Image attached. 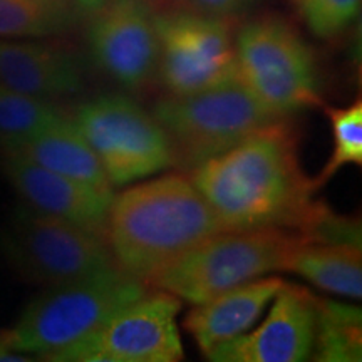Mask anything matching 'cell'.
I'll list each match as a JSON object with an SVG mask.
<instances>
[{"mask_svg": "<svg viewBox=\"0 0 362 362\" xmlns=\"http://www.w3.org/2000/svg\"><path fill=\"white\" fill-rule=\"evenodd\" d=\"M188 178L225 230L292 228L315 242H334L346 218L315 200L314 178L300 161V134L288 117L253 131Z\"/></svg>", "mask_w": 362, "mask_h": 362, "instance_id": "6da1fadb", "label": "cell"}, {"mask_svg": "<svg viewBox=\"0 0 362 362\" xmlns=\"http://www.w3.org/2000/svg\"><path fill=\"white\" fill-rule=\"evenodd\" d=\"M225 232L187 173H171L112 194L103 238L117 269L146 280L203 240Z\"/></svg>", "mask_w": 362, "mask_h": 362, "instance_id": "7a4b0ae2", "label": "cell"}, {"mask_svg": "<svg viewBox=\"0 0 362 362\" xmlns=\"http://www.w3.org/2000/svg\"><path fill=\"white\" fill-rule=\"evenodd\" d=\"M312 242L292 228L225 230L161 267L146 284L198 305L264 275L288 272L298 248Z\"/></svg>", "mask_w": 362, "mask_h": 362, "instance_id": "3957f363", "label": "cell"}, {"mask_svg": "<svg viewBox=\"0 0 362 362\" xmlns=\"http://www.w3.org/2000/svg\"><path fill=\"white\" fill-rule=\"evenodd\" d=\"M149 291L144 280L117 267L45 287L11 329L13 347L22 354L52 361L54 356L84 341Z\"/></svg>", "mask_w": 362, "mask_h": 362, "instance_id": "277c9868", "label": "cell"}, {"mask_svg": "<svg viewBox=\"0 0 362 362\" xmlns=\"http://www.w3.org/2000/svg\"><path fill=\"white\" fill-rule=\"evenodd\" d=\"M153 115L170 139L173 168L181 173L221 155L253 131L284 119L257 101L238 74L200 93L161 98Z\"/></svg>", "mask_w": 362, "mask_h": 362, "instance_id": "5b68a950", "label": "cell"}, {"mask_svg": "<svg viewBox=\"0 0 362 362\" xmlns=\"http://www.w3.org/2000/svg\"><path fill=\"white\" fill-rule=\"evenodd\" d=\"M237 74L272 115L322 106L314 54L292 25L277 17L250 21L235 35Z\"/></svg>", "mask_w": 362, "mask_h": 362, "instance_id": "8992f818", "label": "cell"}, {"mask_svg": "<svg viewBox=\"0 0 362 362\" xmlns=\"http://www.w3.org/2000/svg\"><path fill=\"white\" fill-rule=\"evenodd\" d=\"M72 121L96 153L111 187H124L173 166V151L153 112L126 94L81 104Z\"/></svg>", "mask_w": 362, "mask_h": 362, "instance_id": "52a82bcc", "label": "cell"}, {"mask_svg": "<svg viewBox=\"0 0 362 362\" xmlns=\"http://www.w3.org/2000/svg\"><path fill=\"white\" fill-rule=\"evenodd\" d=\"M0 247L27 282L54 287L116 267L103 235L24 206L0 235Z\"/></svg>", "mask_w": 362, "mask_h": 362, "instance_id": "ba28073f", "label": "cell"}, {"mask_svg": "<svg viewBox=\"0 0 362 362\" xmlns=\"http://www.w3.org/2000/svg\"><path fill=\"white\" fill-rule=\"evenodd\" d=\"M156 78L166 96H188L215 88L237 74L230 17L198 11L156 13Z\"/></svg>", "mask_w": 362, "mask_h": 362, "instance_id": "9c48e42d", "label": "cell"}, {"mask_svg": "<svg viewBox=\"0 0 362 362\" xmlns=\"http://www.w3.org/2000/svg\"><path fill=\"white\" fill-rule=\"evenodd\" d=\"M93 61L121 88L141 93L156 78V21L148 0H79Z\"/></svg>", "mask_w": 362, "mask_h": 362, "instance_id": "30bf717a", "label": "cell"}, {"mask_svg": "<svg viewBox=\"0 0 362 362\" xmlns=\"http://www.w3.org/2000/svg\"><path fill=\"white\" fill-rule=\"evenodd\" d=\"M180 310L181 300L173 293L149 291L52 361L178 362L185 357L176 322Z\"/></svg>", "mask_w": 362, "mask_h": 362, "instance_id": "8fae6325", "label": "cell"}, {"mask_svg": "<svg viewBox=\"0 0 362 362\" xmlns=\"http://www.w3.org/2000/svg\"><path fill=\"white\" fill-rule=\"evenodd\" d=\"M315 327L317 298L285 282L262 325L220 344L206 357L215 362H300L312 356Z\"/></svg>", "mask_w": 362, "mask_h": 362, "instance_id": "7c38bea8", "label": "cell"}, {"mask_svg": "<svg viewBox=\"0 0 362 362\" xmlns=\"http://www.w3.org/2000/svg\"><path fill=\"white\" fill-rule=\"evenodd\" d=\"M4 171L29 210L103 235L115 192L67 178L16 153H6Z\"/></svg>", "mask_w": 362, "mask_h": 362, "instance_id": "4fadbf2b", "label": "cell"}, {"mask_svg": "<svg viewBox=\"0 0 362 362\" xmlns=\"http://www.w3.org/2000/svg\"><path fill=\"white\" fill-rule=\"evenodd\" d=\"M0 86L52 101L79 93L83 67L74 54L61 47L0 40Z\"/></svg>", "mask_w": 362, "mask_h": 362, "instance_id": "5bb4252c", "label": "cell"}, {"mask_svg": "<svg viewBox=\"0 0 362 362\" xmlns=\"http://www.w3.org/2000/svg\"><path fill=\"white\" fill-rule=\"evenodd\" d=\"M284 284L279 277H260L230 288L189 310L183 327L208 356L220 344L248 332Z\"/></svg>", "mask_w": 362, "mask_h": 362, "instance_id": "9a60e30c", "label": "cell"}, {"mask_svg": "<svg viewBox=\"0 0 362 362\" xmlns=\"http://www.w3.org/2000/svg\"><path fill=\"white\" fill-rule=\"evenodd\" d=\"M13 153L67 178L112 192L96 153L69 116L57 119Z\"/></svg>", "mask_w": 362, "mask_h": 362, "instance_id": "2e32d148", "label": "cell"}, {"mask_svg": "<svg viewBox=\"0 0 362 362\" xmlns=\"http://www.w3.org/2000/svg\"><path fill=\"white\" fill-rule=\"evenodd\" d=\"M312 285L337 296L361 300L362 250L361 243L312 242L298 248L291 270Z\"/></svg>", "mask_w": 362, "mask_h": 362, "instance_id": "e0dca14e", "label": "cell"}, {"mask_svg": "<svg viewBox=\"0 0 362 362\" xmlns=\"http://www.w3.org/2000/svg\"><path fill=\"white\" fill-rule=\"evenodd\" d=\"M78 17L69 0H0V35L45 37L64 33Z\"/></svg>", "mask_w": 362, "mask_h": 362, "instance_id": "ac0fdd59", "label": "cell"}, {"mask_svg": "<svg viewBox=\"0 0 362 362\" xmlns=\"http://www.w3.org/2000/svg\"><path fill=\"white\" fill-rule=\"evenodd\" d=\"M67 116L56 104L0 86V146L13 153Z\"/></svg>", "mask_w": 362, "mask_h": 362, "instance_id": "d6986e66", "label": "cell"}, {"mask_svg": "<svg viewBox=\"0 0 362 362\" xmlns=\"http://www.w3.org/2000/svg\"><path fill=\"white\" fill-rule=\"evenodd\" d=\"M361 310L352 305L317 298L314 359L361 361Z\"/></svg>", "mask_w": 362, "mask_h": 362, "instance_id": "ffe728a7", "label": "cell"}, {"mask_svg": "<svg viewBox=\"0 0 362 362\" xmlns=\"http://www.w3.org/2000/svg\"><path fill=\"white\" fill-rule=\"evenodd\" d=\"M332 126L334 151L329 161L314 178L315 187L327 185L339 170L346 165L362 166V101L356 99L347 107H325Z\"/></svg>", "mask_w": 362, "mask_h": 362, "instance_id": "44dd1931", "label": "cell"}, {"mask_svg": "<svg viewBox=\"0 0 362 362\" xmlns=\"http://www.w3.org/2000/svg\"><path fill=\"white\" fill-rule=\"evenodd\" d=\"M307 25L322 39L341 34L361 8V0H304L300 4Z\"/></svg>", "mask_w": 362, "mask_h": 362, "instance_id": "7402d4cb", "label": "cell"}, {"mask_svg": "<svg viewBox=\"0 0 362 362\" xmlns=\"http://www.w3.org/2000/svg\"><path fill=\"white\" fill-rule=\"evenodd\" d=\"M185 2L189 4L198 12L230 17L245 6L247 0H185Z\"/></svg>", "mask_w": 362, "mask_h": 362, "instance_id": "603a6c76", "label": "cell"}, {"mask_svg": "<svg viewBox=\"0 0 362 362\" xmlns=\"http://www.w3.org/2000/svg\"><path fill=\"white\" fill-rule=\"evenodd\" d=\"M35 357L22 354L13 347L11 330H0V362H29Z\"/></svg>", "mask_w": 362, "mask_h": 362, "instance_id": "cb8c5ba5", "label": "cell"}, {"mask_svg": "<svg viewBox=\"0 0 362 362\" xmlns=\"http://www.w3.org/2000/svg\"><path fill=\"white\" fill-rule=\"evenodd\" d=\"M293 2H297V4H302V2H304V0H293Z\"/></svg>", "mask_w": 362, "mask_h": 362, "instance_id": "d4e9b609", "label": "cell"}]
</instances>
